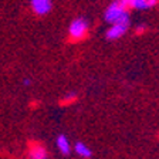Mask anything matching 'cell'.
I'll list each match as a JSON object with an SVG mask.
<instances>
[{
    "label": "cell",
    "instance_id": "obj_6",
    "mask_svg": "<svg viewBox=\"0 0 159 159\" xmlns=\"http://www.w3.org/2000/svg\"><path fill=\"white\" fill-rule=\"evenodd\" d=\"M158 0H129V9L149 10L156 6Z\"/></svg>",
    "mask_w": 159,
    "mask_h": 159
},
{
    "label": "cell",
    "instance_id": "obj_7",
    "mask_svg": "<svg viewBox=\"0 0 159 159\" xmlns=\"http://www.w3.org/2000/svg\"><path fill=\"white\" fill-rule=\"evenodd\" d=\"M56 145H57V149H58L63 155H70V152H71V145H70V141L67 139L66 135L57 136Z\"/></svg>",
    "mask_w": 159,
    "mask_h": 159
},
{
    "label": "cell",
    "instance_id": "obj_11",
    "mask_svg": "<svg viewBox=\"0 0 159 159\" xmlns=\"http://www.w3.org/2000/svg\"><path fill=\"white\" fill-rule=\"evenodd\" d=\"M23 84H24V85H26V87H29L30 84H31V81H30L29 78H24V80H23Z\"/></svg>",
    "mask_w": 159,
    "mask_h": 159
},
{
    "label": "cell",
    "instance_id": "obj_2",
    "mask_svg": "<svg viewBox=\"0 0 159 159\" xmlns=\"http://www.w3.org/2000/svg\"><path fill=\"white\" fill-rule=\"evenodd\" d=\"M88 33V21L84 17L74 19L68 27V34L73 40H83Z\"/></svg>",
    "mask_w": 159,
    "mask_h": 159
},
{
    "label": "cell",
    "instance_id": "obj_9",
    "mask_svg": "<svg viewBox=\"0 0 159 159\" xmlns=\"http://www.w3.org/2000/svg\"><path fill=\"white\" fill-rule=\"evenodd\" d=\"M75 99H77V94L75 93H68L63 99H61V104H63V105H71Z\"/></svg>",
    "mask_w": 159,
    "mask_h": 159
},
{
    "label": "cell",
    "instance_id": "obj_10",
    "mask_svg": "<svg viewBox=\"0 0 159 159\" xmlns=\"http://www.w3.org/2000/svg\"><path fill=\"white\" fill-rule=\"evenodd\" d=\"M145 30H146V26H145V24H139V26L136 27L135 33H136V34H143V33H145Z\"/></svg>",
    "mask_w": 159,
    "mask_h": 159
},
{
    "label": "cell",
    "instance_id": "obj_8",
    "mask_svg": "<svg viewBox=\"0 0 159 159\" xmlns=\"http://www.w3.org/2000/svg\"><path fill=\"white\" fill-rule=\"evenodd\" d=\"M74 151H75L77 155L81 156V158H84V159H88V158L93 156V151L83 142H77L75 145H74Z\"/></svg>",
    "mask_w": 159,
    "mask_h": 159
},
{
    "label": "cell",
    "instance_id": "obj_1",
    "mask_svg": "<svg viewBox=\"0 0 159 159\" xmlns=\"http://www.w3.org/2000/svg\"><path fill=\"white\" fill-rule=\"evenodd\" d=\"M128 10H129V0H114L112 3H109V6L105 9L104 19L109 24L129 19Z\"/></svg>",
    "mask_w": 159,
    "mask_h": 159
},
{
    "label": "cell",
    "instance_id": "obj_3",
    "mask_svg": "<svg viewBox=\"0 0 159 159\" xmlns=\"http://www.w3.org/2000/svg\"><path fill=\"white\" fill-rule=\"evenodd\" d=\"M129 27V19L121 20V21H116L109 26V29L105 31V37L108 40H116L119 37H122L126 33V30Z\"/></svg>",
    "mask_w": 159,
    "mask_h": 159
},
{
    "label": "cell",
    "instance_id": "obj_4",
    "mask_svg": "<svg viewBox=\"0 0 159 159\" xmlns=\"http://www.w3.org/2000/svg\"><path fill=\"white\" fill-rule=\"evenodd\" d=\"M30 6L37 16H44L51 11L53 2L51 0H30Z\"/></svg>",
    "mask_w": 159,
    "mask_h": 159
},
{
    "label": "cell",
    "instance_id": "obj_5",
    "mask_svg": "<svg viewBox=\"0 0 159 159\" xmlns=\"http://www.w3.org/2000/svg\"><path fill=\"white\" fill-rule=\"evenodd\" d=\"M48 158V153H47V149L43 145H31L29 149V159H47Z\"/></svg>",
    "mask_w": 159,
    "mask_h": 159
}]
</instances>
